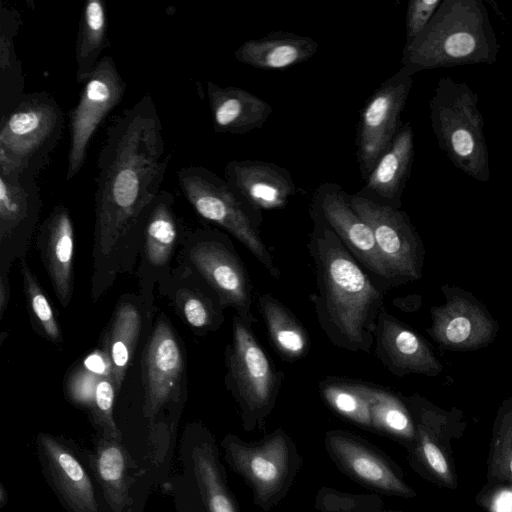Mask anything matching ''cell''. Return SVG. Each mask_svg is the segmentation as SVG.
I'll list each match as a JSON object with an SVG mask.
<instances>
[{
    "instance_id": "6da1fadb",
    "label": "cell",
    "mask_w": 512,
    "mask_h": 512,
    "mask_svg": "<svg viewBox=\"0 0 512 512\" xmlns=\"http://www.w3.org/2000/svg\"><path fill=\"white\" fill-rule=\"evenodd\" d=\"M170 157L150 94L125 109L107 128L97 161L93 302L107 293L119 275L135 267L148 211L161 191Z\"/></svg>"
},
{
    "instance_id": "7a4b0ae2",
    "label": "cell",
    "mask_w": 512,
    "mask_h": 512,
    "mask_svg": "<svg viewBox=\"0 0 512 512\" xmlns=\"http://www.w3.org/2000/svg\"><path fill=\"white\" fill-rule=\"evenodd\" d=\"M307 248L317 286L309 298L319 326L336 347L369 354L384 291L323 224L313 222Z\"/></svg>"
},
{
    "instance_id": "3957f363",
    "label": "cell",
    "mask_w": 512,
    "mask_h": 512,
    "mask_svg": "<svg viewBox=\"0 0 512 512\" xmlns=\"http://www.w3.org/2000/svg\"><path fill=\"white\" fill-rule=\"evenodd\" d=\"M499 44L481 0H442L425 29L405 44L401 64L417 72L473 64L492 65Z\"/></svg>"
},
{
    "instance_id": "277c9868",
    "label": "cell",
    "mask_w": 512,
    "mask_h": 512,
    "mask_svg": "<svg viewBox=\"0 0 512 512\" xmlns=\"http://www.w3.org/2000/svg\"><path fill=\"white\" fill-rule=\"evenodd\" d=\"M179 470L161 490L172 497L176 512H241L229 485L214 434L200 421L181 435Z\"/></svg>"
},
{
    "instance_id": "5b68a950",
    "label": "cell",
    "mask_w": 512,
    "mask_h": 512,
    "mask_svg": "<svg viewBox=\"0 0 512 512\" xmlns=\"http://www.w3.org/2000/svg\"><path fill=\"white\" fill-rule=\"evenodd\" d=\"M478 101L466 82L444 76L436 84L429 109L439 148L456 168L485 183L490 179L489 152Z\"/></svg>"
},
{
    "instance_id": "8992f818",
    "label": "cell",
    "mask_w": 512,
    "mask_h": 512,
    "mask_svg": "<svg viewBox=\"0 0 512 512\" xmlns=\"http://www.w3.org/2000/svg\"><path fill=\"white\" fill-rule=\"evenodd\" d=\"M225 366V385L238 406L243 429L248 433L263 429L276 405L283 373L258 342L252 326L236 314Z\"/></svg>"
},
{
    "instance_id": "52a82bcc",
    "label": "cell",
    "mask_w": 512,
    "mask_h": 512,
    "mask_svg": "<svg viewBox=\"0 0 512 512\" xmlns=\"http://www.w3.org/2000/svg\"><path fill=\"white\" fill-rule=\"evenodd\" d=\"M179 187L195 212L237 239L274 278L280 270L261 235L262 211L247 203L227 181L203 166L177 172Z\"/></svg>"
},
{
    "instance_id": "ba28073f",
    "label": "cell",
    "mask_w": 512,
    "mask_h": 512,
    "mask_svg": "<svg viewBox=\"0 0 512 512\" xmlns=\"http://www.w3.org/2000/svg\"><path fill=\"white\" fill-rule=\"evenodd\" d=\"M220 447L226 463L251 488L253 503L263 512L285 498L302 467L297 445L282 428L250 442L227 433Z\"/></svg>"
},
{
    "instance_id": "9c48e42d",
    "label": "cell",
    "mask_w": 512,
    "mask_h": 512,
    "mask_svg": "<svg viewBox=\"0 0 512 512\" xmlns=\"http://www.w3.org/2000/svg\"><path fill=\"white\" fill-rule=\"evenodd\" d=\"M64 113L47 91L25 93L0 120V170L37 177L61 139Z\"/></svg>"
},
{
    "instance_id": "30bf717a",
    "label": "cell",
    "mask_w": 512,
    "mask_h": 512,
    "mask_svg": "<svg viewBox=\"0 0 512 512\" xmlns=\"http://www.w3.org/2000/svg\"><path fill=\"white\" fill-rule=\"evenodd\" d=\"M179 258L213 290L224 309H234L251 326L257 321L250 275L226 233L214 228L185 231Z\"/></svg>"
},
{
    "instance_id": "8fae6325",
    "label": "cell",
    "mask_w": 512,
    "mask_h": 512,
    "mask_svg": "<svg viewBox=\"0 0 512 512\" xmlns=\"http://www.w3.org/2000/svg\"><path fill=\"white\" fill-rule=\"evenodd\" d=\"M40 212L36 178L0 170V319L10 301L11 266L25 258Z\"/></svg>"
},
{
    "instance_id": "7c38bea8",
    "label": "cell",
    "mask_w": 512,
    "mask_h": 512,
    "mask_svg": "<svg viewBox=\"0 0 512 512\" xmlns=\"http://www.w3.org/2000/svg\"><path fill=\"white\" fill-rule=\"evenodd\" d=\"M95 479L101 512H145L156 487L151 474L134 458L120 439L94 437L86 450Z\"/></svg>"
},
{
    "instance_id": "4fadbf2b",
    "label": "cell",
    "mask_w": 512,
    "mask_h": 512,
    "mask_svg": "<svg viewBox=\"0 0 512 512\" xmlns=\"http://www.w3.org/2000/svg\"><path fill=\"white\" fill-rule=\"evenodd\" d=\"M310 216L332 230L385 292L396 279L382 258L370 226L353 209L349 194L336 183H322L313 193Z\"/></svg>"
},
{
    "instance_id": "5bb4252c",
    "label": "cell",
    "mask_w": 512,
    "mask_h": 512,
    "mask_svg": "<svg viewBox=\"0 0 512 512\" xmlns=\"http://www.w3.org/2000/svg\"><path fill=\"white\" fill-rule=\"evenodd\" d=\"M35 444L42 475L63 509L101 512L86 449L65 436L48 432H39Z\"/></svg>"
},
{
    "instance_id": "9a60e30c",
    "label": "cell",
    "mask_w": 512,
    "mask_h": 512,
    "mask_svg": "<svg viewBox=\"0 0 512 512\" xmlns=\"http://www.w3.org/2000/svg\"><path fill=\"white\" fill-rule=\"evenodd\" d=\"M416 73L413 67L402 66L369 96L360 110L355 154L364 181L403 125L400 116Z\"/></svg>"
},
{
    "instance_id": "2e32d148",
    "label": "cell",
    "mask_w": 512,
    "mask_h": 512,
    "mask_svg": "<svg viewBox=\"0 0 512 512\" xmlns=\"http://www.w3.org/2000/svg\"><path fill=\"white\" fill-rule=\"evenodd\" d=\"M126 83L114 59L104 55L85 81L77 104L68 112L70 145L66 180L83 168L91 140L107 115L120 104Z\"/></svg>"
},
{
    "instance_id": "e0dca14e",
    "label": "cell",
    "mask_w": 512,
    "mask_h": 512,
    "mask_svg": "<svg viewBox=\"0 0 512 512\" xmlns=\"http://www.w3.org/2000/svg\"><path fill=\"white\" fill-rule=\"evenodd\" d=\"M324 446L338 469L361 486L389 496L416 497L397 463L361 436L331 429L324 435Z\"/></svg>"
},
{
    "instance_id": "ac0fdd59",
    "label": "cell",
    "mask_w": 512,
    "mask_h": 512,
    "mask_svg": "<svg viewBox=\"0 0 512 512\" xmlns=\"http://www.w3.org/2000/svg\"><path fill=\"white\" fill-rule=\"evenodd\" d=\"M174 196L161 190L151 204L145 222L136 275L139 298L147 316L153 314L154 288L172 270V260L181 246L184 228L174 211Z\"/></svg>"
},
{
    "instance_id": "d6986e66",
    "label": "cell",
    "mask_w": 512,
    "mask_h": 512,
    "mask_svg": "<svg viewBox=\"0 0 512 512\" xmlns=\"http://www.w3.org/2000/svg\"><path fill=\"white\" fill-rule=\"evenodd\" d=\"M183 322L197 335L218 330L224 307L213 290L189 267L179 262L159 284Z\"/></svg>"
},
{
    "instance_id": "ffe728a7",
    "label": "cell",
    "mask_w": 512,
    "mask_h": 512,
    "mask_svg": "<svg viewBox=\"0 0 512 512\" xmlns=\"http://www.w3.org/2000/svg\"><path fill=\"white\" fill-rule=\"evenodd\" d=\"M74 225L68 208L57 204L40 224L36 236L39 256L60 305L73 296Z\"/></svg>"
},
{
    "instance_id": "44dd1931",
    "label": "cell",
    "mask_w": 512,
    "mask_h": 512,
    "mask_svg": "<svg viewBox=\"0 0 512 512\" xmlns=\"http://www.w3.org/2000/svg\"><path fill=\"white\" fill-rule=\"evenodd\" d=\"M353 209L370 226L379 252L394 278L410 275L414 246L412 228L403 211L349 194Z\"/></svg>"
},
{
    "instance_id": "7402d4cb",
    "label": "cell",
    "mask_w": 512,
    "mask_h": 512,
    "mask_svg": "<svg viewBox=\"0 0 512 512\" xmlns=\"http://www.w3.org/2000/svg\"><path fill=\"white\" fill-rule=\"evenodd\" d=\"M224 176L237 194L261 211L284 208L296 193L290 172L272 162L231 160Z\"/></svg>"
},
{
    "instance_id": "603a6c76",
    "label": "cell",
    "mask_w": 512,
    "mask_h": 512,
    "mask_svg": "<svg viewBox=\"0 0 512 512\" xmlns=\"http://www.w3.org/2000/svg\"><path fill=\"white\" fill-rule=\"evenodd\" d=\"M413 159L414 134L411 123L406 122L355 194L376 204L399 209Z\"/></svg>"
},
{
    "instance_id": "cb8c5ba5",
    "label": "cell",
    "mask_w": 512,
    "mask_h": 512,
    "mask_svg": "<svg viewBox=\"0 0 512 512\" xmlns=\"http://www.w3.org/2000/svg\"><path fill=\"white\" fill-rule=\"evenodd\" d=\"M214 131L234 135L261 128L272 113L271 105L240 87L206 82Z\"/></svg>"
},
{
    "instance_id": "d4e9b609",
    "label": "cell",
    "mask_w": 512,
    "mask_h": 512,
    "mask_svg": "<svg viewBox=\"0 0 512 512\" xmlns=\"http://www.w3.org/2000/svg\"><path fill=\"white\" fill-rule=\"evenodd\" d=\"M144 307L137 296L125 295L117 302L106 329L104 350L108 361V373L120 392L126 372L138 344Z\"/></svg>"
},
{
    "instance_id": "484cf974",
    "label": "cell",
    "mask_w": 512,
    "mask_h": 512,
    "mask_svg": "<svg viewBox=\"0 0 512 512\" xmlns=\"http://www.w3.org/2000/svg\"><path fill=\"white\" fill-rule=\"evenodd\" d=\"M318 47L310 37L277 31L247 40L235 51L234 57L240 63L257 69L283 70L307 61Z\"/></svg>"
},
{
    "instance_id": "4316f807",
    "label": "cell",
    "mask_w": 512,
    "mask_h": 512,
    "mask_svg": "<svg viewBox=\"0 0 512 512\" xmlns=\"http://www.w3.org/2000/svg\"><path fill=\"white\" fill-rule=\"evenodd\" d=\"M258 306L270 342L280 357L289 363L305 357L310 337L292 311L270 293L258 297Z\"/></svg>"
},
{
    "instance_id": "83f0119b",
    "label": "cell",
    "mask_w": 512,
    "mask_h": 512,
    "mask_svg": "<svg viewBox=\"0 0 512 512\" xmlns=\"http://www.w3.org/2000/svg\"><path fill=\"white\" fill-rule=\"evenodd\" d=\"M21 24L19 12L1 2L0 6V120L25 94L22 64L17 57L15 37Z\"/></svg>"
},
{
    "instance_id": "f1b7e54d",
    "label": "cell",
    "mask_w": 512,
    "mask_h": 512,
    "mask_svg": "<svg viewBox=\"0 0 512 512\" xmlns=\"http://www.w3.org/2000/svg\"><path fill=\"white\" fill-rule=\"evenodd\" d=\"M374 344L377 359L393 374L419 366L421 344L418 337L398 323L384 307L377 318Z\"/></svg>"
},
{
    "instance_id": "f546056e",
    "label": "cell",
    "mask_w": 512,
    "mask_h": 512,
    "mask_svg": "<svg viewBox=\"0 0 512 512\" xmlns=\"http://www.w3.org/2000/svg\"><path fill=\"white\" fill-rule=\"evenodd\" d=\"M107 12L103 0H86L81 12L75 46L76 81L85 83L108 45Z\"/></svg>"
},
{
    "instance_id": "4dcf8cb0",
    "label": "cell",
    "mask_w": 512,
    "mask_h": 512,
    "mask_svg": "<svg viewBox=\"0 0 512 512\" xmlns=\"http://www.w3.org/2000/svg\"><path fill=\"white\" fill-rule=\"evenodd\" d=\"M370 431L399 442L408 452L415 441V424L403 403L383 387L371 384Z\"/></svg>"
},
{
    "instance_id": "1f68e13d",
    "label": "cell",
    "mask_w": 512,
    "mask_h": 512,
    "mask_svg": "<svg viewBox=\"0 0 512 512\" xmlns=\"http://www.w3.org/2000/svg\"><path fill=\"white\" fill-rule=\"evenodd\" d=\"M319 392L335 413L370 430L371 384L326 378L319 382Z\"/></svg>"
},
{
    "instance_id": "d6a6232c",
    "label": "cell",
    "mask_w": 512,
    "mask_h": 512,
    "mask_svg": "<svg viewBox=\"0 0 512 512\" xmlns=\"http://www.w3.org/2000/svg\"><path fill=\"white\" fill-rule=\"evenodd\" d=\"M19 268L33 329L54 346L62 348L61 329L49 299L25 258L19 260Z\"/></svg>"
},
{
    "instance_id": "836d02e7",
    "label": "cell",
    "mask_w": 512,
    "mask_h": 512,
    "mask_svg": "<svg viewBox=\"0 0 512 512\" xmlns=\"http://www.w3.org/2000/svg\"><path fill=\"white\" fill-rule=\"evenodd\" d=\"M117 394L109 373L96 382L93 402L89 408V419L96 436L121 440V432L114 416V403Z\"/></svg>"
},
{
    "instance_id": "e575fe53",
    "label": "cell",
    "mask_w": 512,
    "mask_h": 512,
    "mask_svg": "<svg viewBox=\"0 0 512 512\" xmlns=\"http://www.w3.org/2000/svg\"><path fill=\"white\" fill-rule=\"evenodd\" d=\"M314 505L318 512H403L385 509L377 494H353L329 487L319 489Z\"/></svg>"
},
{
    "instance_id": "d590c367",
    "label": "cell",
    "mask_w": 512,
    "mask_h": 512,
    "mask_svg": "<svg viewBox=\"0 0 512 512\" xmlns=\"http://www.w3.org/2000/svg\"><path fill=\"white\" fill-rule=\"evenodd\" d=\"M487 463L489 483L512 486V427L495 435Z\"/></svg>"
},
{
    "instance_id": "8d00e7d4",
    "label": "cell",
    "mask_w": 512,
    "mask_h": 512,
    "mask_svg": "<svg viewBox=\"0 0 512 512\" xmlns=\"http://www.w3.org/2000/svg\"><path fill=\"white\" fill-rule=\"evenodd\" d=\"M442 0H411L406 11V43L412 42L428 25Z\"/></svg>"
},
{
    "instance_id": "74e56055",
    "label": "cell",
    "mask_w": 512,
    "mask_h": 512,
    "mask_svg": "<svg viewBox=\"0 0 512 512\" xmlns=\"http://www.w3.org/2000/svg\"><path fill=\"white\" fill-rule=\"evenodd\" d=\"M477 501L488 512H512V486L488 483Z\"/></svg>"
},
{
    "instance_id": "f35d334b",
    "label": "cell",
    "mask_w": 512,
    "mask_h": 512,
    "mask_svg": "<svg viewBox=\"0 0 512 512\" xmlns=\"http://www.w3.org/2000/svg\"><path fill=\"white\" fill-rule=\"evenodd\" d=\"M471 331L470 321L465 317H457L450 321L446 329L448 340L454 343L462 342Z\"/></svg>"
},
{
    "instance_id": "ab89813d",
    "label": "cell",
    "mask_w": 512,
    "mask_h": 512,
    "mask_svg": "<svg viewBox=\"0 0 512 512\" xmlns=\"http://www.w3.org/2000/svg\"><path fill=\"white\" fill-rule=\"evenodd\" d=\"M8 502V491L3 483H0V507L3 508Z\"/></svg>"
}]
</instances>
